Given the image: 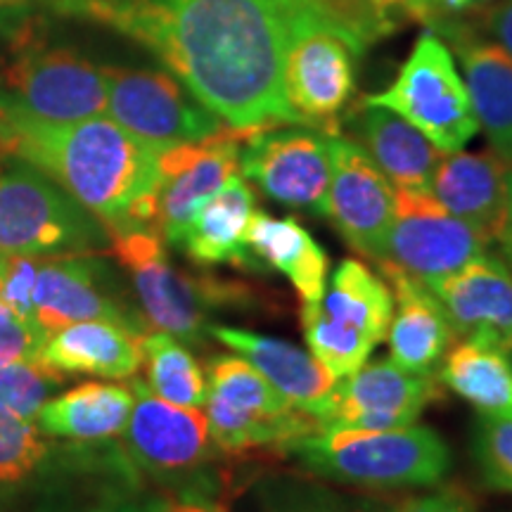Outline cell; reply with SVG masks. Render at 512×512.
Here are the masks:
<instances>
[{"mask_svg":"<svg viewBox=\"0 0 512 512\" xmlns=\"http://www.w3.org/2000/svg\"><path fill=\"white\" fill-rule=\"evenodd\" d=\"M155 53L197 100L238 131L299 124L283 55L299 0H50Z\"/></svg>","mask_w":512,"mask_h":512,"instance_id":"1","label":"cell"},{"mask_svg":"<svg viewBox=\"0 0 512 512\" xmlns=\"http://www.w3.org/2000/svg\"><path fill=\"white\" fill-rule=\"evenodd\" d=\"M157 155L102 114L67 124L0 114V157H17L53 178L107 235L157 228Z\"/></svg>","mask_w":512,"mask_h":512,"instance_id":"2","label":"cell"},{"mask_svg":"<svg viewBox=\"0 0 512 512\" xmlns=\"http://www.w3.org/2000/svg\"><path fill=\"white\" fill-rule=\"evenodd\" d=\"M105 112L100 67L57 43L38 15H0V114L67 124Z\"/></svg>","mask_w":512,"mask_h":512,"instance_id":"3","label":"cell"},{"mask_svg":"<svg viewBox=\"0 0 512 512\" xmlns=\"http://www.w3.org/2000/svg\"><path fill=\"white\" fill-rule=\"evenodd\" d=\"M285 453L313 475L363 489L437 486L451 470V448L432 427L396 430H318L292 441Z\"/></svg>","mask_w":512,"mask_h":512,"instance_id":"4","label":"cell"},{"mask_svg":"<svg viewBox=\"0 0 512 512\" xmlns=\"http://www.w3.org/2000/svg\"><path fill=\"white\" fill-rule=\"evenodd\" d=\"M366 48L323 0H299L283 55L285 100L299 124L339 136V119L356 88V62Z\"/></svg>","mask_w":512,"mask_h":512,"instance_id":"5","label":"cell"},{"mask_svg":"<svg viewBox=\"0 0 512 512\" xmlns=\"http://www.w3.org/2000/svg\"><path fill=\"white\" fill-rule=\"evenodd\" d=\"M110 245L131 275L147 323L181 342L200 344L209 335L211 311L252 302L247 285L178 271L157 228L114 233Z\"/></svg>","mask_w":512,"mask_h":512,"instance_id":"6","label":"cell"},{"mask_svg":"<svg viewBox=\"0 0 512 512\" xmlns=\"http://www.w3.org/2000/svg\"><path fill=\"white\" fill-rule=\"evenodd\" d=\"M204 406L211 441L226 456L285 453L292 441L320 430L313 415L297 411L242 356L209 358Z\"/></svg>","mask_w":512,"mask_h":512,"instance_id":"7","label":"cell"},{"mask_svg":"<svg viewBox=\"0 0 512 512\" xmlns=\"http://www.w3.org/2000/svg\"><path fill=\"white\" fill-rule=\"evenodd\" d=\"M320 302L302 304V332L311 354L337 380L356 373L387 337L394 294L363 261L344 259Z\"/></svg>","mask_w":512,"mask_h":512,"instance_id":"8","label":"cell"},{"mask_svg":"<svg viewBox=\"0 0 512 512\" xmlns=\"http://www.w3.org/2000/svg\"><path fill=\"white\" fill-rule=\"evenodd\" d=\"M107 240L91 211L34 166L22 162L0 174V254H93Z\"/></svg>","mask_w":512,"mask_h":512,"instance_id":"9","label":"cell"},{"mask_svg":"<svg viewBox=\"0 0 512 512\" xmlns=\"http://www.w3.org/2000/svg\"><path fill=\"white\" fill-rule=\"evenodd\" d=\"M363 105L392 110L430 138L441 152H458L479 131L463 76L439 34L425 31L392 86L368 95Z\"/></svg>","mask_w":512,"mask_h":512,"instance_id":"10","label":"cell"},{"mask_svg":"<svg viewBox=\"0 0 512 512\" xmlns=\"http://www.w3.org/2000/svg\"><path fill=\"white\" fill-rule=\"evenodd\" d=\"M489 238L451 211L427 190H394V219L377 266L399 268L430 285L458 273L489 249Z\"/></svg>","mask_w":512,"mask_h":512,"instance_id":"11","label":"cell"},{"mask_svg":"<svg viewBox=\"0 0 512 512\" xmlns=\"http://www.w3.org/2000/svg\"><path fill=\"white\" fill-rule=\"evenodd\" d=\"M102 74L107 83V112L152 150L197 143L226 126L195 95L185 93L174 76L119 67H105Z\"/></svg>","mask_w":512,"mask_h":512,"instance_id":"12","label":"cell"},{"mask_svg":"<svg viewBox=\"0 0 512 512\" xmlns=\"http://www.w3.org/2000/svg\"><path fill=\"white\" fill-rule=\"evenodd\" d=\"M240 171L275 202L325 216L330 188V136L302 124L249 131Z\"/></svg>","mask_w":512,"mask_h":512,"instance_id":"13","label":"cell"},{"mask_svg":"<svg viewBox=\"0 0 512 512\" xmlns=\"http://www.w3.org/2000/svg\"><path fill=\"white\" fill-rule=\"evenodd\" d=\"M249 131L223 126L214 136L166 147L159 164L157 230L164 242L181 245L197 211L240 169V150Z\"/></svg>","mask_w":512,"mask_h":512,"instance_id":"14","label":"cell"},{"mask_svg":"<svg viewBox=\"0 0 512 512\" xmlns=\"http://www.w3.org/2000/svg\"><path fill=\"white\" fill-rule=\"evenodd\" d=\"M437 375H415L387 361L363 363L337 380L320 430H396L415 425L430 403L441 399Z\"/></svg>","mask_w":512,"mask_h":512,"instance_id":"15","label":"cell"},{"mask_svg":"<svg viewBox=\"0 0 512 512\" xmlns=\"http://www.w3.org/2000/svg\"><path fill=\"white\" fill-rule=\"evenodd\" d=\"M133 408L124 441L133 465L157 477H188L214 456L209 422L200 408L159 399L145 380L133 377Z\"/></svg>","mask_w":512,"mask_h":512,"instance_id":"16","label":"cell"},{"mask_svg":"<svg viewBox=\"0 0 512 512\" xmlns=\"http://www.w3.org/2000/svg\"><path fill=\"white\" fill-rule=\"evenodd\" d=\"M328 216L354 252L382 261L384 240L394 219V188L354 138L330 136Z\"/></svg>","mask_w":512,"mask_h":512,"instance_id":"17","label":"cell"},{"mask_svg":"<svg viewBox=\"0 0 512 512\" xmlns=\"http://www.w3.org/2000/svg\"><path fill=\"white\" fill-rule=\"evenodd\" d=\"M427 287L456 337L503 351L512 363V271L505 261L484 254Z\"/></svg>","mask_w":512,"mask_h":512,"instance_id":"18","label":"cell"},{"mask_svg":"<svg viewBox=\"0 0 512 512\" xmlns=\"http://www.w3.org/2000/svg\"><path fill=\"white\" fill-rule=\"evenodd\" d=\"M209 335L259 370L275 392L283 394L297 411L313 415L318 425L323 422L337 387V377L316 356L285 339L240 328L216 325Z\"/></svg>","mask_w":512,"mask_h":512,"instance_id":"19","label":"cell"},{"mask_svg":"<svg viewBox=\"0 0 512 512\" xmlns=\"http://www.w3.org/2000/svg\"><path fill=\"white\" fill-rule=\"evenodd\" d=\"M100 271L98 261L88 254L38 259L34 316L46 335L81 320H114L143 330V320L131 316L102 287Z\"/></svg>","mask_w":512,"mask_h":512,"instance_id":"20","label":"cell"},{"mask_svg":"<svg viewBox=\"0 0 512 512\" xmlns=\"http://www.w3.org/2000/svg\"><path fill=\"white\" fill-rule=\"evenodd\" d=\"M441 34L463 62V81L477 124L491 150L512 164V57L498 43L482 41L460 19L432 29Z\"/></svg>","mask_w":512,"mask_h":512,"instance_id":"21","label":"cell"},{"mask_svg":"<svg viewBox=\"0 0 512 512\" xmlns=\"http://www.w3.org/2000/svg\"><path fill=\"white\" fill-rule=\"evenodd\" d=\"M380 273L389 280L396 309L387 330L389 358L408 373L437 375V368L458 339L444 306L430 287L399 268L380 266Z\"/></svg>","mask_w":512,"mask_h":512,"instance_id":"22","label":"cell"},{"mask_svg":"<svg viewBox=\"0 0 512 512\" xmlns=\"http://www.w3.org/2000/svg\"><path fill=\"white\" fill-rule=\"evenodd\" d=\"M510 164L491 152H446L434 169L430 195L453 216L496 240L505 207Z\"/></svg>","mask_w":512,"mask_h":512,"instance_id":"23","label":"cell"},{"mask_svg":"<svg viewBox=\"0 0 512 512\" xmlns=\"http://www.w3.org/2000/svg\"><path fill=\"white\" fill-rule=\"evenodd\" d=\"M143 330L114 320H81L48 332L41 361L64 375L126 380L143 366Z\"/></svg>","mask_w":512,"mask_h":512,"instance_id":"24","label":"cell"},{"mask_svg":"<svg viewBox=\"0 0 512 512\" xmlns=\"http://www.w3.org/2000/svg\"><path fill=\"white\" fill-rule=\"evenodd\" d=\"M356 143L368 152L389 183L401 190H430L444 152L413 124L384 107L363 105L354 121Z\"/></svg>","mask_w":512,"mask_h":512,"instance_id":"25","label":"cell"},{"mask_svg":"<svg viewBox=\"0 0 512 512\" xmlns=\"http://www.w3.org/2000/svg\"><path fill=\"white\" fill-rule=\"evenodd\" d=\"M254 211V190L245 176L235 174L197 211L181 242L183 252L204 268L235 266L261 271L247 252V228Z\"/></svg>","mask_w":512,"mask_h":512,"instance_id":"26","label":"cell"},{"mask_svg":"<svg viewBox=\"0 0 512 512\" xmlns=\"http://www.w3.org/2000/svg\"><path fill=\"white\" fill-rule=\"evenodd\" d=\"M247 252L259 268L285 275L302 304H316L328 287V254L302 223L292 216L275 219L254 211L247 228Z\"/></svg>","mask_w":512,"mask_h":512,"instance_id":"27","label":"cell"},{"mask_svg":"<svg viewBox=\"0 0 512 512\" xmlns=\"http://www.w3.org/2000/svg\"><path fill=\"white\" fill-rule=\"evenodd\" d=\"M133 408V389L112 382H83L38 413V430L72 441H107L126 430Z\"/></svg>","mask_w":512,"mask_h":512,"instance_id":"28","label":"cell"},{"mask_svg":"<svg viewBox=\"0 0 512 512\" xmlns=\"http://www.w3.org/2000/svg\"><path fill=\"white\" fill-rule=\"evenodd\" d=\"M437 377L479 413H512V363L503 351L463 339L448 351Z\"/></svg>","mask_w":512,"mask_h":512,"instance_id":"29","label":"cell"},{"mask_svg":"<svg viewBox=\"0 0 512 512\" xmlns=\"http://www.w3.org/2000/svg\"><path fill=\"white\" fill-rule=\"evenodd\" d=\"M145 384L159 399L183 408H202L207 403V373L181 339L152 332L140 339Z\"/></svg>","mask_w":512,"mask_h":512,"instance_id":"30","label":"cell"},{"mask_svg":"<svg viewBox=\"0 0 512 512\" xmlns=\"http://www.w3.org/2000/svg\"><path fill=\"white\" fill-rule=\"evenodd\" d=\"M64 380L67 375L50 368L41 358L3 363L0 366V406L19 418L36 422L50 394L64 384Z\"/></svg>","mask_w":512,"mask_h":512,"instance_id":"31","label":"cell"},{"mask_svg":"<svg viewBox=\"0 0 512 512\" xmlns=\"http://www.w3.org/2000/svg\"><path fill=\"white\" fill-rule=\"evenodd\" d=\"M472 453L484 484L512 494V413H479Z\"/></svg>","mask_w":512,"mask_h":512,"instance_id":"32","label":"cell"},{"mask_svg":"<svg viewBox=\"0 0 512 512\" xmlns=\"http://www.w3.org/2000/svg\"><path fill=\"white\" fill-rule=\"evenodd\" d=\"M48 444L34 422L0 406V484H15L29 477L46 458Z\"/></svg>","mask_w":512,"mask_h":512,"instance_id":"33","label":"cell"},{"mask_svg":"<svg viewBox=\"0 0 512 512\" xmlns=\"http://www.w3.org/2000/svg\"><path fill=\"white\" fill-rule=\"evenodd\" d=\"M408 0H323V5L366 46L396 27V15H406Z\"/></svg>","mask_w":512,"mask_h":512,"instance_id":"34","label":"cell"},{"mask_svg":"<svg viewBox=\"0 0 512 512\" xmlns=\"http://www.w3.org/2000/svg\"><path fill=\"white\" fill-rule=\"evenodd\" d=\"M3 290L0 299L8 306L12 318L27 325H38L34 316V287L38 275V259L19 254H0ZM41 328V325H38Z\"/></svg>","mask_w":512,"mask_h":512,"instance_id":"35","label":"cell"},{"mask_svg":"<svg viewBox=\"0 0 512 512\" xmlns=\"http://www.w3.org/2000/svg\"><path fill=\"white\" fill-rule=\"evenodd\" d=\"M389 512H477V505L463 486L444 484L425 494L403 498Z\"/></svg>","mask_w":512,"mask_h":512,"instance_id":"36","label":"cell"},{"mask_svg":"<svg viewBox=\"0 0 512 512\" xmlns=\"http://www.w3.org/2000/svg\"><path fill=\"white\" fill-rule=\"evenodd\" d=\"M46 332L38 325H27L22 320L10 318L0 323V366L24 358H41Z\"/></svg>","mask_w":512,"mask_h":512,"instance_id":"37","label":"cell"},{"mask_svg":"<svg viewBox=\"0 0 512 512\" xmlns=\"http://www.w3.org/2000/svg\"><path fill=\"white\" fill-rule=\"evenodd\" d=\"M479 3L484 0H408L406 15L430 29H437L441 24L460 19L463 12L477 8Z\"/></svg>","mask_w":512,"mask_h":512,"instance_id":"38","label":"cell"},{"mask_svg":"<svg viewBox=\"0 0 512 512\" xmlns=\"http://www.w3.org/2000/svg\"><path fill=\"white\" fill-rule=\"evenodd\" d=\"M486 29L494 34L505 53L512 57V0H496L484 12Z\"/></svg>","mask_w":512,"mask_h":512,"instance_id":"39","label":"cell"},{"mask_svg":"<svg viewBox=\"0 0 512 512\" xmlns=\"http://www.w3.org/2000/svg\"><path fill=\"white\" fill-rule=\"evenodd\" d=\"M496 240L501 242L505 264H508V268H512V164L508 169V176H505V207H503L501 230H498Z\"/></svg>","mask_w":512,"mask_h":512,"instance_id":"40","label":"cell"},{"mask_svg":"<svg viewBox=\"0 0 512 512\" xmlns=\"http://www.w3.org/2000/svg\"><path fill=\"white\" fill-rule=\"evenodd\" d=\"M159 512H228V508L207 496H185L181 501H164Z\"/></svg>","mask_w":512,"mask_h":512,"instance_id":"41","label":"cell"},{"mask_svg":"<svg viewBox=\"0 0 512 512\" xmlns=\"http://www.w3.org/2000/svg\"><path fill=\"white\" fill-rule=\"evenodd\" d=\"M164 501H114L91 512H159Z\"/></svg>","mask_w":512,"mask_h":512,"instance_id":"42","label":"cell"},{"mask_svg":"<svg viewBox=\"0 0 512 512\" xmlns=\"http://www.w3.org/2000/svg\"><path fill=\"white\" fill-rule=\"evenodd\" d=\"M10 318H12L10 309H8V306H5L3 299H0V323H3V320H10Z\"/></svg>","mask_w":512,"mask_h":512,"instance_id":"43","label":"cell"},{"mask_svg":"<svg viewBox=\"0 0 512 512\" xmlns=\"http://www.w3.org/2000/svg\"><path fill=\"white\" fill-rule=\"evenodd\" d=\"M0 3H5V0H0ZM8 3H15V0H8Z\"/></svg>","mask_w":512,"mask_h":512,"instance_id":"44","label":"cell"},{"mask_svg":"<svg viewBox=\"0 0 512 512\" xmlns=\"http://www.w3.org/2000/svg\"><path fill=\"white\" fill-rule=\"evenodd\" d=\"M309 512H313V510H309Z\"/></svg>","mask_w":512,"mask_h":512,"instance_id":"45","label":"cell"}]
</instances>
